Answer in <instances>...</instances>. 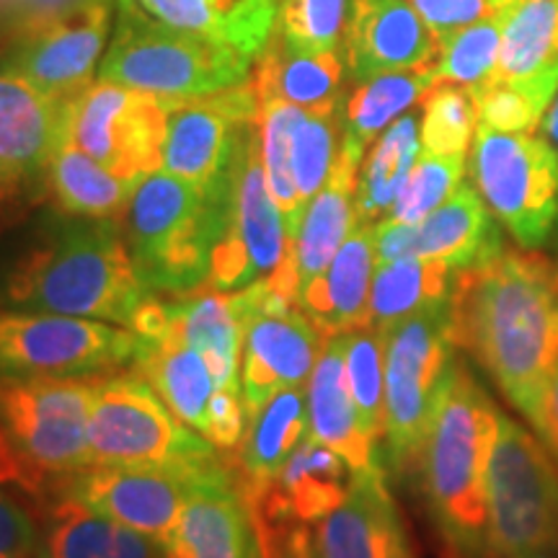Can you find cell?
Instances as JSON below:
<instances>
[{
	"label": "cell",
	"instance_id": "cell-17",
	"mask_svg": "<svg viewBox=\"0 0 558 558\" xmlns=\"http://www.w3.org/2000/svg\"><path fill=\"white\" fill-rule=\"evenodd\" d=\"M326 337L303 311H256L241 344V390L248 422L279 390L308 386Z\"/></svg>",
	"mask_w": 558,
	"mask_h": 558
},
{
	"label": "cell",
	"instance_id": "cell-51",
	"mask_svg": "<svg viewBox=\"0 0 558 558\" xmlns=\"http://www.w3.org/2000/svg\"><path fill=\"white\" fill-rule=\"evenodd\" d=\"M416 226L383 218L375 222V264L407 259L414 254Z\"/></svg>",
	"mask_w": 558,
	"mask_h": 558
},
{
	"label": "cell",
	"instance_id": "cell-16",
	"mask_svg": "<svg viewBox=\"0 0 558 558\" xmlns=\"http://www.w3.org/2000/svg\"><path fill=\"white\" fill-rule=\"evenodd\" d=\"M111 5L96 3L26 34L5 50L0 68L37 86L41 94L70 104L94 83L96 60L107 45Z\"/></svg>",
	"mask_w": 558,
	"mask_h": 558
},
{
	"label": "cell",
	"instance_id": "cell-40",
	"mask_svg": "<svg viewBox=\"0 0 558 558\" xmlns=\"http://www.w3.org/2000/svg\"><path fill=\"white\" fill-rule=\"evenodd\" d=\"M501 24H505V16L499 9L492 16L481 19L445 39L439 45L435 65H432L437 86L439 83H452V86L476 90L486 81H492L499 65Z\"/></svg>",
	"mask_w": 558,
	"mask_h": 558
},
{
	"label": "cell",
	"instance_id": "cell-14",
	"mask_svg": "<svg viewBox=\"0 0 558 558\" xmlns=\"http://www.w3.org/2000/svg\"><path fill=\"white\" fill-rule=\"evenodd\" d=\"M228 471L230 465L222 463L220 456L173 469L90 465L86 471L54 481L50 497L62 494L101 518L163 543L192 494Z\"/></svg>",
	"mask_w": 558,
	"mask_h": 558
},
{
	"label": "cell",
	"instance_id": "cell-45",
	"mask_svg": "<svg viewBox=\"0 0 558 558\" xmlns=\"http://www.w3.org/2000/svg\"><path fill=\"white\" fill-rule=\"evenodd\" d=\"M471 94L478 107V124L499 132H535L550 109V104L530 88L505 81H486Z\"/></svg>",
	"mask_w": 558,
	"mask_h": 558
},
{
	"label": "cell",
	"instance_id": "cell-54",
	"mask_svg": "<svg viewBox=\"0 0 558 558\" xmlns=\"http://www.w3.org/2000/svg\"><path fill=\"white\" fill-rule=\"evenodd\" d=\"M541 130H543V135H546L558 150V94H556L554 104H550V109L546 111V117H543Z\"/></svg>",
	"mask_w": 558,
	"mask_h": 558
},
{
	"label": "cell",
	"instance_id": "cell-36",
	"mask_svg": "<svg viewBox=\"0 0 558 558\" xmlns=\"http://www.w3.org/2000/svg\"><path fill=\"white\" fill-rule=\"evenodd\" d=\"M435 86L432 68L401 70L362 81L352 96L341 101V140L367 150L403 111L422 101Z\"/></svg>",
	"mask_w": 558,
	"mask_h": 558
},
{
	"label": "cell",
	"instance_id": "cell-57",
	"mask_svg": "<svg viewBox=\"0 0 558 558\" xmlns=\"http://www.w3.org/2000/svg\"><path fill=\"white\" fill-rule=\"evenodd\" d=\"M556 284H558V267H556Z\"/></svg>",
	"mask_w": 558,
	"mask_h": 558
},
{
	"label": "cell",
	"instance_id": "cell-10",
	"mask_svg": "<svg viewBox=\"0 0 558 558\" xmlns=\"http://www.w3.org/2000/svg\"><path fill=\"white\" fill-rule=\"evenodd\" d=\"M471 177L494 218L522 248L546 246L558 222V150L546 135L478 124Z\"/></svg>",
	"mask_w": 558,
	"mask_h": 558
},
{
	"label": "cell",
	"instance_id": "cell-31",
	"mask_svg": "<svg viewBox=\"0 0 558 558\" xmlns=\"http://www.w3.org/2000/svg\"><path fill=\"white\" fill-rule=\"evenodd\" d=\"M251 75L259 101H284L305 111H333L341 107L344 58L339 50L295 52L271 29L264 50L256 54Z\"/></svg>",
	"mask_w": 558,
	"mask_h": 558
},
{
	"label": "cell",
	"instance_id": "cell-6",
	"mask_svg": "<svg viewBox=\"0 0 558 558\" xmlns=\"http://www.w3.org/2000/svg\"><path fill=\"white\" fill-rule=\"evenodd\" d=\"M117 34L101 62L99 81L173 101L197 99L248 78V54L160 24L132 0H117Z\"/></svg>",
	"mask_w": 558,
	"mask_h": 558
},
{
	"label": "cell",
	"instance_id": "cell-35",
	"mask_svg": "<svg viewBox=\"0 0 558 558\" xmlns=\"http://www.w3.org/2000/svg\"><path fill=\"white\" fill-rule=\"evenodd\" d=\"M137 184L104 169L68 140L54 153L45 173V190L52 194L62 215L73 218H122Z\"/></svg>",
	"mask_w": 558,
	"mask_h": 558
},
{
	"label": "cell",
	"instance_id": "cell-20",
	"mask_svg": "<svg viewBox=\"0 0 558 558\" xmlns=\"http://www.w3.org/2000/svg\"><path fill=\"white\" fill-rule=\"evenodd\" d=\"M313 535L324 558H416L383 465L352 473L344 501Z\"/></svg>",
	"mask_w": 558,
	"mask_h": 558
},
{
	"label": "cell",
	"instance_id": "cell-38",
	"mask_svg": "<svg viewBox=\"0 0 558 558\" xmlns=\"http://www.w3.org/2000/svg\"><path fill=\"white\" fill-rule=\"evenodd\" d=\"M305 109L292 107L284 101H262L259 120V143H262V163L264 177H267V186L271 199L282 213L284 226H288L290 239H298L300 222H303L305 205L300 199L295 179H292V132H295L298 122L303 120Z\"/></svg>",
	"mask_w": 558,
	"mask_h": 558
},
{
	"label": "cell",
	"instance_id": "cell-28",
	"mask_svg": "<svg viewBox=\"0 0 558 558\" xmlns=\"http://www.w3.org/2000/svg\"><path fill=\"white\" fill-rule=\"evenodd\" d=\"M497 218L473 184H460L448 199L416 222V256L450 264L456 271L486 267L505 251Z\"/></svg>",
	"mask_w": 558,
	"mask_h": 558
},
{
	"label": "cell",
	"instance_id": "cell-55",
	"mask_svg": "<svg viewBox=\"0 0 558 558\" xmlns=\"http://www.w3.org/2000/svg\"><path fill=\"white\" fill-rule=\"evenodd\" d=\"M9 39H5V37H0V58H3V54H5V50H9Z\"/></svg>",
	"mask_w": 558,
	"mask_h": 558
},
{
	"label": "cell",
	"instance_id": "cell-42",
	"mask_svg": "<svg viewBox=\"0 0 558 558\" xmlns=\"http://www.w3.org/2000/svg\"><path fill=\"white\" fill-rule=\"evenodd\" d=\"M341 107L333 111H305L292 132V179L303 205L324 190L339 156Z\"/></svg>",
	"mask_w": 558,
	"mask_h": 558
},
{
	"label": "cell",
	"instance_id": "cell-32",
	"mask_svg": "<svg viewBox=\"0 0 558 558\" xmlns=\"http://www.w3.org/2000/svg\"><path fill=\"white\" fill-rule=\"evenodd\" d=\"M160 399L166 401L181 422L197 429L202 437L207 432V409L215 393V378L197 349L181 344L177 339H137V354L132 362Z\"/></svg>",
	"mask_w": 558,
	"mask_h": 558
},
{
	"label": "cell",
	"instance_id": "cell-12",
	"mask_svg": "<svg viewBox=\"0 0 558 558\" xmlns=\"http://www.w3.org/2000/svg\"><path fill=\"white\" fill-rule=\"evenodd\" d=\"M295 254L282 213L271 199L262 163L259 128L248 124L235 156L228 218L213 251L207 288L239 292L275 275L288 256Z\"/></svg>",
	"mask_w": 558,
	"mask_h": 558
},
{
	"label": "cell",
	"instance_id": "cell-18",
	"mask_svg": "<svg viewBox=\"0 0 558 558\" xmlns=\"http://www.w3.org/2000/svg\"><path fill=\"white\" fill-rule=\"evenodd\" d=\"M439 41L409 0H352L341 58L354 81L432 68Z\"/></svg>",
	"mask_w": 558,
	"mask_h": 558
},
{
	"label": "cell",
	"instance_id": "cell-49",
	"mask_svg": "<svg viewBox=\"0 0 558 558\" xmlns=\"http://www.w3.org/2000/svg\"><path fill=\"white\" fill-rule=\"evenodd\" d=\"M409 3L429 26L439 45L456 32L499 11L492 0H409Z\"/></svg>",
	"mask_w": 558,
	"mask_h": 558
},
{
	"label": "cell",
	"instance_id": "cell-21",
	"mask_svg": "<svg viewBox=\"0 0 558 558\" xmlns=\"http://www.w3.org/2000/svg\"><path fill=\"white\" fill-rule=\"evenodd\" d=\"M166 558H262L241 473H222L192 494L160 543Z\"/></svg>",
	"mask_w": 558,
	"mask_h": 558
},
{
	"label": "cell",
	"instance_id": "cell-9",
	"mask_svg": "<svg viewBox=\"0 0 558 558\" xmlns=\"http://www.w3.org/2000/svg\"><path fill=\"white\" fill-rule=\"evenodd\" d=\"M88 448L94 465L109 469H173L218 456L215 445L181 422L137 369L96 378Z\"/></svg>",
	"mask_w": 558,
	"mask_h": 558
},
{
	"label": "cell",
	"instance_id": "cell-44",
	"mask_svg": "<svg viewBox=\"0 0 558 558\" xmlns=\"http://www.w3.org/2000/svg\"><path fill=\"white\" fill-rule=\"evenodd\" d=\"M349 0H284L275 32L295 52L339 50Z\"/></svg>",
	"mask_w": 558,
	"mask_h": 558
},
{
	"label": "cell",
	"instance_id": "cell-25",
	"mask_svg": "<svg viewBox=\"0 0 558 558\" xmlns=\"http://www.w3.org/2000/svg\"><path fill=\"white\" fill-rule=\"evenodd\" d=\"M365 160V150L357 145L344 143L333 163L331 177L324 184L311 205L305 207L303 222H300L295 239V264H298V284H308L313 277L326 271L341 243L357 226V179L360 166ZM298 288V290H300Z\"/></svg>",
	"mask_w": 558,
	"mask_h": 558
},
{
	"label": "cell",
	"instance_id": "cell-15",
	"mask_svg": "<svg viewBox=\"0 0 558 558\" xmlns=\"http://www.w3.org/2000/svg\"><path fill=\"white\" fill-rule=\"evenodd\" d=\"M259 109L251 78L197 99L169 101L160 169L199 190L228 184L243 132L259 120Z\"/></svg>",
	"mask_w": 558,
	"mask_h": 558
},
{
	"label": "cell",
	"instance_id": "cell-5",
	"mask_svg": "<svg viewBox=\"0 0 558 558\" xmlns=\"http://www.w3.org/2000/svg\"><path fill=\"white\" fill-rule=\"evenodd\" d=\"M94 386L96 378H0V486L39 505L54 481L94 465Z\"/></svg>",
	"mask_w": 558,
	"mask_h": 558
},
{
	"label": "cell",
	"instance_id": "cell-47",
	"mask_svg": "<svg viewBox=\"0 0 558 558\" xmlns=\"http://www.w3.org/2000/svg\"><path fill=\"white\" fill-rule=\"evenodd\" d=\"M248 432V411L241 386L215 388L207 409L205 439L218 450L239 448Z\"/></svg>",
	"mask_w": 558,
	"mask_h": 558
},
{
	"label": "cell",
	"instance_id": "cell-41",
	"mask_svg": "<svg viewBox=\"0 0 558 558\" xmlns=\"http://www.w3.org/2000/svg\"><path fill=\"white\" fill-rule=\"evenodd\" d=\"M422 150L435 156H465L478 130V107L469 88L439 83L422 99Z\"/></svg>",
	"mask_w": 558,
	"mask_h": 558
},
{
	"label": "cell",
	"instance_id": "cell-52",
	"mask_svg": "<svg viewBox=\"0 0 558 558\" xmlns=\"http://www.w3.org/2000/svg\"><path fill=\"white\" fill-rule=\"evenodd\" d=\"M533 427L538 432L541 442L546 445L558 465V365L554 373H550L546 390H543L541 409H538V416H535Z\"/></svg>",
	"mask_w": 558,
	"mask_h": 558
},
{
	"label": "cell",
	"instance_id": "cell-39",
	"mask_svg": "<svg viewBox=\"0 0 558 558\" xmlns=\"http://www.w3.org/2000/svg\"><path fill=\"white\" fill-rule=\"evenodd\" d=\"M344 373L362 429L380 445L386 437V337L375 326L344 333Z\"/></svg>",
	"mask_w": 558,
	"mask_h": 558
},
{
	"label": "cell",
	"instance_id": "cell-33",
	"mask_svg": "<svg viewBox=\"0 0 558 558\" xmlns=\"http://www.w3.org/2000/svg\"><path fill=\"white\" fill-rule=\"evenodd\" d=\"M308 429V396L303 393V388L279 390L275 399H269L251 416L239 458L246 497L259 494L277 476Z\"/></svg>",
	"mask_w": 558,
	"mask_h": 558
},
{
	"label": "cell",
	"instance_id": "cell-48",
	"mask_svg": "<svg viewBox=\"0 0 558 558\" xmlns=\"http://www.w3.org/2000/svg\"><path fill=\"white\" fill-rule=\"evenodd\" d=\"M0 558H39V530L26 501L0 486Z\"/></svg>",
	"mask_w": 558,
	"mask_h": 558
},
{
	"label": "cell",
	"instance_id": "cell-3",
	"mask_svg": "<svg viewBox=\"0 0 558 558\" xmlns=\"http://www.w3.org/2000/svg\"><path fill=\"white\" fill-rule=\"evenodd\" d=\"M501 411L452 357L424 437L418 471L439 533L465 558H486V471Z\"/></svg>",
	"mask_w": 558,
	"mask_h": 558
},
{
	"label": "cell",
	"instance_id": "cell-11",
	"mask_svg": "<svg viewBox=\"0 0 558 558\" xmlns=\"http://www.w3.org/2000/svg\"><path fill=\"white\" fill-rule=\"evenodd\" d=\"M135 354L128 326L0 308V378H101L132 367Z\"/></svg>",
	"mask_w": 558,
	"mask_h": 558
},
{
	"label": "cell",
	"instance_id": "cell-56",
	"mask_svg": "<svg viewBox=\"0 0 558 558\" xmlns=\"http://www.w3.org/2000/svg\"><path fill=\"white\" fill-rule=\"evenodd\" d=\"M492 3H494V5H497V9H505V5H509V3H512V0H492Z\"/></svg>",
	"mask_w": 558,
	"mask_h": 558
},
{
	"label": "cell",
	"instance_id": "cell-22",
	"mask_svg": "<svg viewBox=\"0 0 558 558\" xmlns=\"http://www.w3.org/2000/svg\"><path fill=\"white\" fill-rule=\"evenodd\" d=\"M349 484L352 469L347 460L305 435L277 476L246 501L259 522H298L316 527L344 501Z\"/></svg>",
	"mask_w": 558,
	"mask_h": 558
},
{
	"label": "cell",
	"instance_id": "cell-53",
	"mask_svg": "<svg viewBox=\"0 0 558 558\" xmlns=\"http://www.w3.org/2000/svg\"><path fill=\"white\" fill-rule=\"evenodd\" d=\"M26 190H21V186H11V184H3L0 181V228L5 226L13 218V213L21 207V194Z\"/></svg>",
	"mask_w": 558,
	"mask_h": 558
},
{
	"label": "cell",
	"instance_id": "cell-24",
	"mask_svg": "<svg viewBox=\"0 0 558 558\" xmlns=\"http://www.w3.org/2000/svg\"><path fill=\"white\" fill-rule=\"evenodd\" d=\"M305 396H308V435L316 442L339 452L352 473L383 465L378 445L362 429L357 407L349 393L344 373V333L326 339Z\"/></svg>",
	"mask_w": 558,
	"mask_h": 558
},
{
	"label": "cell",
	"instance_id": "cell-13",
	"mask_svg": "<svg viewBox=\"0 0 558 558\" xmlns=\"http://www.w3.org/2000/svg\"><path fill=\"white\" fill-rule=\"evenodd\" d=\"M169 99L120 83H90L68 104V143L137 184L163 163Z\"/></svg>",
	"mask_w": 558,
	"mask_h": 558
},
{
	"label": "cell",
	"instance_id": "cell-50",
	"mask_svg": "<svg viewBox=\"0 0 558 558\" xmlns=\"http://www.w3.org/2000/svg\"><path fill=\"white\" fill-rule=\"evenodd\" d=\"M262 543V558H324L316 546L311 525L298 522H259L254 520Z\"/></svg>",
	"mask_w": 558,
	"mask_h": 558
},
{
	"label": "cell",
	"instance_id": "cell-19",
	"mask_svg": "<svg viewBox=\"0 0 558 558\" xmlns=\"http://www.w3.org/2000/svg\"><path fill=\"white\" fill-rule=\"evenodd\" d=\"M68 104L0 68V181L29 190L45 186L54 153L65 143Z\"/></svg>",
	"mask_w": 558,
	"mask_h": 558
},
{
	"label": "cell",
	"instance_id": "cell-4",
	"mask_svg": "<svg viewBox=\"0 0 558 558\" xmlns=\"http://www.w3.org/2000/svg\"><path fill=\"white\" fill-rule=\"evenodd\" d=\"M230 186L233 177L218 190H199L163 169L137 181L120 222L150 295L181 298L205 288L226 228Z\"/></svg>",
	"mask_w": 558,
	"mask_h": 558
},
{
	"label": "cell",
	"instance_id": "cell-2",
	"mask_svg": "<svg viewBox=\"0 0 558 558\" xmlns=\"http://www.w3.org/2000/svg\"><path fill=\"white\" fill-rule=\"evenodd\" d=\"M150 292L114 218L54 220L0 275V308L128 326Z\"/></svg>",
	"mask_w": 558,
	"mask_h": 558
},
{
	"label": "cell",
	"instance_id": "cell-27",
	"mask_svg": "<svg viewBox=\"0 0 558 558\" xmlns=\"http://www.w3.org/2000/svg\"><path fill=\"white\" fill-rule=\"evenodd\" d=\"M501 52L492 81L530 88L554 104L558 94V0H512L501 9Z\"/></svg>",
	"mask_w": 558,
	"mask_h": 558
},
{
	"label": "cell",
	"instance_id": "cell-29",
	"mask_svg": "<svg viewBox=\"0 0 558 558\" xmlns=\"http://www.w3.org/2000/svg\"><path fill=\"white\" fill-rule=\"evenodd\" d=\"M158 339H177L197 349L218 388L241 386L243 324L233 308V292L205 284L190 295L171 298L169 324Z\"/></svg>",
	"mask_w": 558,
	"mask_h": 558
},
{
	"label": "cell",
	"instance_id": "cell-26",
	"mask_svg": "<svg viewBox=\"0 0 558 558\" xmlns=\"http://www.w3.org/2000/svg\"><path fill=\"white\" fill-rule=\"evenodd\" d=\"M41 509L39 558H166L150 535L90 512L81 501L52 494Z\"/></svg>",
	"mask_w": 558,
	"mask_h": 558
},
{
	"label": "cell",
	"instance_id": "cell-30",
	"mask_svg": "<svg viewBox=\"0 0 558 558\" xmlns=\"http://www.w3.org/2000/svg\"><path fill=\"white\" fill-rule=\"evenodd\" d=\"M132 3L160 24L233 47L254 60L267 45L284 0H132Z\"/></svg>",
	"mask_w": 558,
	"mask_h": 558
},
{
	"label": "cell",
	"instance_id": "cell-43",
	"mask_svg": "<svg viewBox=\"0 0 558 558\" xmlns=\"http://www.w3.org/2000/svg\"><path fill=\"white\" fill-rule=\"evenodd\" d=\"M463 177L465 156H435V153L422 150L409 173L401 197L396 199L393 209L386 218L416 226L463 184Z\"/></svg>",
	"mask_w": 558,
	"mask_h": 558
},
{
	"label": "cell",
	"instance_id": "cell-46",
	"mask_svg": "<svg viewBox=\"0 0 558 558\" xmlns=\"http://www.w3.org/2000/svg\"><path fill=\"white\" fill-rule=\"evenodd\" d=\"M96 3H117V0H13L11 9L0 19V34L13 45L26 34L45 29L54 21Z\"/></svg>",
	"mask_w": 558,
	"mask_h": 558
},
{
	"label": "cell",
	"instance_id": "cell-7",
	"mask_svg": "<svg viewBox=\"0 0 558 558\" xmlns=\"http://www.w3.org/2000/svg\"><path fill=\"white\" fill-rule=\"evenodd\" d=\"M486 514V558H558L554 456L505 414L488 458Z\"/></svg>",
	"mask_w": 558,
	"mask_h": 558
},
{
	"label": "cell",
	"instance_id": "cell-8",
	"mask_svg": "<svg viewBox=\"0 0 558 558\" xmlns=\"http://www.w3.org/2000/svg\"><path fill=\"white\" fill-rule=\"evenodd\" d=\"M380 333L386 337V460L396 473H409L418 469L439 388L456 357V292Z\"/></svg>",
	"mask_w": 558,
	"mask_h": 558
},
{
	"label": "cell",
	"instance_id": "cell-23",
	"mask_svg": "<svg viewBox=\"0 0 558 558\" xmlns=\"http://www.w3.org/2000/svg\"><path fill=\"white\" fill-rule=\"evenodd\" d=\"M375 277V226L357 222L326 271L298 290L300 311L326 339L369 326Z\"/></svg>",
	"mask_w": 558,
	"mask_h": 558
},
{
	"label": "cell",
	"instance_id": "cell-37",
	"mask_svg": "<svg viewBox=\"0 0 558 558\" xmlns=\"http://www.w3.org/2000/svg\"><path fill=\"white\" fill-rule=\"evenodd\" d=\"M418 153H422V137H418V120L414 114L399 117L375 140L360 166L357 199H354L357 222L383 220V215L393 209Z\"/></svg>",
	"mask_w": 558,
	"mask_h": 558
},
{
	"label": "cell",
	"instance_id": "cell-34",
	"mask_svg": "<svg viewBox=\"0 0 558 558\" xmlns=\"http://www.w3.org/2000/svg\"><path fill=\"white\" fill-rule=\"evenodd\" d=\"M456 282L458 271L429 256H407V259L375 264L369 326L378 331L393 329L403 318L452 298Z\"/></svg>",
	"mask_w": 558,
	"mask_h": 558
},
{
	"label": "cell",
	"instance_id": "cell-1",
	"mask_svg": "<svg viewBox=\"0 0 558 558\" xmlns=\"http://www.w3.org/2000/svg\"><path fill=\"white\" fill-rule=\"evenodd\" d=\"M456 333L533 424L558 365L556 269L535 251L505 248L486 267L458 271Z\"/></svg>",
	"mask_w": 558,
	"mask_h": 558
}]
</instances>
